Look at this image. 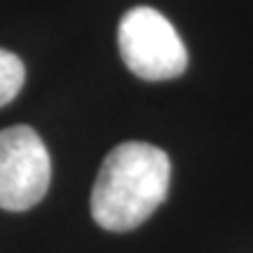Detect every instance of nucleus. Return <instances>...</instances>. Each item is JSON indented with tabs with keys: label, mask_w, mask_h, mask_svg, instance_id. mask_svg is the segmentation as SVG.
<instances>
[{
	"label": "nucleus",
	"mask_w": 253,
	"mask_h": 253,
	"mask_svg": "<svg viewBox=\"0 0 253 253\" xmlns=\"http://www.w3.org/2000/svg\"><path fill=\"white\" fill-rule=\"evenodd\" d=\"M169 178L171 162L162 148L141 141L115 145L91 190V218L110 232L134 230L167 199Z\"/></svg>",
	"instance_id": "nucleus-1"
},
{
	"label": "nucleus",
	"mask_w": 253,
	"mask_h": 253,
	"mask_svg": "<svg viewBox=\"0 0 253 253\" xmlns=\"http://www.w3.org/2000/svg\"><path fill=\"white\" fill-rule=\"evenodd\" d=\"M118 45L125 66L143 80H171L188 68V49L178 31L153 7L126 12L118 28Z\"/></svg>",
	"instance_id": "nucleus-2"
},
{
	"label": "nucleus",
	"mask_w": 253,
	"mask_h": 253,
	"mask_svg": "<svg viewBox=\"0 0 253 253\" xmlns=\"http://www.w3.org/2000/svg\"><path fill=\"white\" fill-rule=\"evenodd\" d=\"M52 160L42 138L26 125L0 131V209L28 211L47 195Z\"/></svg>",
	"instance_id": "nucleus-3"
},
{
	"label": "nucleus",
	"mask_w": 253,
	"mask_h": 253,
	"mask_svg": "<svg viewBox=\"0 0 253 253\" xmlns=\"http://www.w3.org/2000/svg\"><path fill=\"white\" fill-rule=\"evenodd\" d=\"M24 78H26V71L21 59L7 49H0V108L7 106L21 91Z\"/></svg>",
	"instance_id": "nucleus-4"
}]
</instances>
